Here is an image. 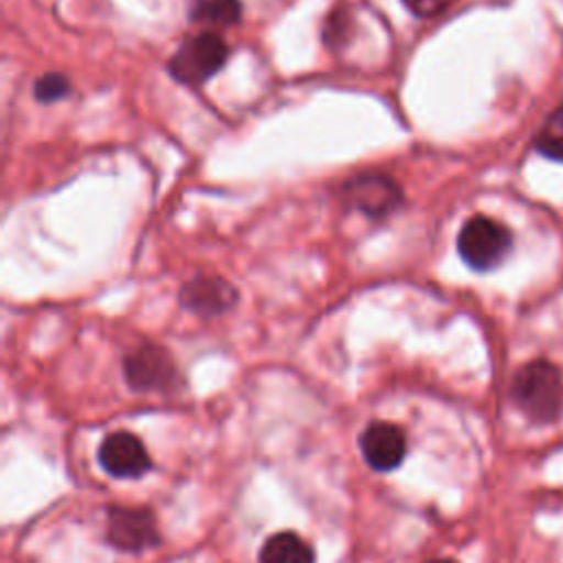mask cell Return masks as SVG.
<instances>
[{
    "mask_svg": "<svg viewBox=\"0 0 563 563\" xmlns=\"http://www.w3.org/2000/svg\"><path fill=\"white\" fill-rule=\"evenodd\" d=\"M178 299L183 308L200 317H216L235 306L238 290L218 275H198L180 288Z\"/></svg>",
    "mask_w": 563,
    "mask_h": 563,
    "instance_id": "ba28073f",
    "label": "cell"
},
{
    "mask_svg": "<svg viewBox=\"0 0 563 563\" xmlns=\"http://www.w3.org/2000/svg\"><path fill=\"white\" fill-rule=\"evenodd\" d=\"M343 200L369 218H383L400 207L402 191L385 174H358L343 185Z\"/></svg>",
    "mask_w": 563,
    "mask_h": 563,
    "instance_id": "8992f818",
    "label": "cell"
},
{
    "mask_svg": "<svg viewBox=\"0 0 563 563\" xmlns=\"http://www.w3.org/2000/svg\"><path fill=\"white\" fill-rule=\"evenodd\" d=\"M358 446L365 462L374 471H383V473L394 471L407 453V440L400 427L383 420H376L363 429L358 438Z\"/></svg>",
    "mask_w": 563,
    "mask_h": 563,
    "instance_id": "9c48e42d",
    "label": "cell"
},
{
    "mask_svg": "<svg viewBox=\"0 0 563 563\" xmlns=\"http://www.w3.org/2000/svg\"><path fill=\"white\" fill-rule=\"evenodd\" d=\"M510 249V229L488 216L468 218L457 233V253L477 273H488L497 268L506 260Z\"/></svg>",
    "mask_w": 563,
    "mask_h": 563,
    "instance_id": "7a4b0ae2",
    "label": "cell"
},
{
    "mask_svg": "<svg viewBox=\"0 0 563 563\" xmlns=\"http://www.w3.org/2000/svg\"><path fill=\"white\" fill-rule=\"evenodd\" d=\"M534 150L552 161L563 163V106L554 108L534 136Z\"/></svg>",
    "mask_w": 563,
    "mask_h": 563,
    "instance_id": "7c38bea8",
    "label": "cell"
},
{
    "mask_svg": "<svg viewBox=\"0 0 563 563\" xmlns=\"http://www.w3.org/2000/svg\"><path fill=\"white\" fill-rule=\"evenodd\" d=\"M227 55H229V48L224 40L213 31H205L187 40L172 55L169 73L180 84L198 86L211 79L224 66Z\"/></svg>",
    "mask_w": 563,
    "mask_h": 563,
    "instance_id": "3957f363",
    "label": "cell"
},
{
    "mask_svg": "<svg viewBox=\"0 0 563 563\" xmlns=\"http://www.w3.org/2000/svg\"><path fill=\"white\" fill-rule=\"evenodd\" d=\"M97 457L101 468L119 479H134L152 468V460L145 444L134 433L128 431L110 433L99 444Z\"/></svg>",
    "mask_w": 563,
    "mask_h": 563,
    "instance_id": "52a82bcc",
    "label": "cell"
},
{
    "mask_svg": "<svg viewBox=\"0 0 563 563\" xmlns=\"http://www.w3.org/2000/svg\"><path fill=\"white\" fill-rule=\"evenodd\" d=\"M106 539L121 552H143L161 543L156 519L147 508H108Z\"/></svg>",
    "mask_w": 563,
    "mask_h": 563,
    "instance_id": "5b68a950",
    "label": "cell"
},
{
    "mask_svg": "<svg viewBox=\"0 0 563 563\" xmlns=\"http://www.w3.org/2000/svg\"><path fill=\"white\" fill-rule=\"evenodd\" d=\"M429 563H455V561H451V559H435V561H429Z\"/></svg>",
    "mask_w": 563,
    "mask_h": 563,
    "instance_id": "2e32d148",
    "label": "cell"
},
{
    "mask_svg": "<svg viewBox=\"0 0 563 563\" xmlns=\"http://www.w3.org/2000/svg\"><path fill=\"white\" fill-rule=\"evenodd\" d=\"M123 374L136 391H169L178 385V367L172 354L154 343L130 352L123 361Z\"/></svg>",
    "mask_w": 563,
    "mask_h": 563,
    "instance_id": "277c9868",
    "label": "cell"
},
{
    "mask_svg": "<svg viewBox=\"0 0 563 563\" xmlns=\"http://www.w3.org/2000/svg\"><path fill=\"white\" fill-rule=\"evenodd\" d=\"M240 0H200L191 9V20L207 26H231L240 20Z\"/></svg>",
    "mask_w": 563,
    "mask_h": 563,
    "instance_id": "8fae6325",
    "label": "cell"
},
{
    "mask_svg": "<svg viewBox=\"0 0 563 563\" xmlns=\"http://www.w3.org/2000/svg\"><path fill=\"white\" fill-rule=\"evenodd\" d=\"M68 92H70V81L66 75H59V73H46L33 86V95L40 103L62 101Z\"/></svg>",
    "mask_w": 563,
    "mask_h": 563,
    "instance_id": "4fadbf2b",
    "label": "cell"
},
{
    "mask_svg": "<svg viewBox=\"0 0 563 563\" xmlns=\"http://www.w3.org/2000/svg\"><path fill=\"white\" fill-rule=\"evenodd\" d=\"M402 2H405V7H407L413 15L431 18V15H438L440 11H444L451 0H402Z\"/></svg>",
    "mask_w": 563,
    "mask_h": 563,
    "instance_id": "9a60e30c",
    "label": "cell"
},
{
    "mask_svg": "<svg viewBox=\"0 0 563 563\" xmlns=\"http://www.w3.org/2000/svg\"><path fill=\"white\" fill-rule=\"evenodd\" d=\"M260 563H314V552L295 532H277L264 541Z\"/></svg>",
    "mask_w": 563,
    "mask_h": 563,
    "instance_id": "30bf717a",
    "label": "cell"
},
{
    "mask_svg": "<svg viewBox=\"0 0 563 563\" xmlns=\"http://www.w3.org/2000/svg\"><path fill=\"white\" fill-rule=\"evenodd\" d=\"M510 394L528 420L539 424L554 422L563 411V374L554 363L534 358L519 367Z\"/></svg>",
    "mask_w": 563,
    "mask_h": 563,
    "instance_id": "6da1fadb",
    "label": "cell"
},
{
    "mask_svg": "<svg viewBox=\"0 0 563 563\" xmlns=\"http://www.w3.org/2000/svg\"><path fill=\"white\" fill-rule=\"evenodd\" d=\"M350 26H352V20H350L347 9H345V7H336V9L330 11V15H328V20H325L323 40H325L330 46L339 48V46L345 42L347 33H350Z\"/></svg>",
    "mask_w": 563,
    "mask_h": 563,
    "instance_id": "5bb4252c",
    "label": "cell"
}]
</instances>
